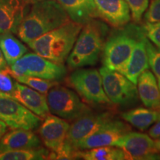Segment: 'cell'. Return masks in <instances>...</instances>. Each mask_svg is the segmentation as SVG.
I'll list each match as a JSON object with an SVG mask.
<instances>
[{"label":"cell","instance_id":"obj_30","mask_svg":"<svg viewBox=\"0 0 160 160\" xmlns=\"http://www.w3.org/2000/svg\"><path fill=\"white\" fill-rule=\"evenodd\" d=\"M144 19L148 22H160V0H152L145 11Z\"/></svg>","mask_w":160,"mask_h":160},{"label":"cell","instance_id":"obj_19","mask_svg":"<svg viewBox=\"0 0 160 160\" xmlns=\"http://www.w3.org/2000/svg\"><path fill=\"white\" fill-rule=\"evenodd\" d=\"M68 13L71 21L81 25L99 18L93 0H57Z\"/></svg>","mask_w":160,"mask_h":160},{"label":"cell","instance_id":"obj_31","mask_svg":"<svg viewBox=\"0 0 160 160\" xmlns=\"http://www.w3.org/2000/svg\"><path fill=\"white\" fill-rule=\"evenodd\" d=\"M148 133L150 137L154 139L160 137V115L157 121L149 129Z\"/></svg>","mask_w":160,"mask_h":160},{"label":"cell","instance_id":"obj_29","mask_svg":"<svg viewBox=\"0 0 160 160\" xmlns=\"http://www.w3.org/2000/svg\"><path fill=\"white\" fill-rule=\"evenodd\" d=\"M15 79L10 74L8 69L0 71V91L12 94L15 89Z\"/></svg>","mask_w":160,"mask_h":160},{"label":"cell","instance_id":"obj_3","mask_svg":"<svg viewBox=\"0 0 160 160\" xmlns=\"http://www.w3.org/2000/svg\"><path fill=\"white\" fill-rule=\"evenodd\" d=\"M145 36L142 25L135 23L115 28L109 33L104 46L103 66L123 73L136 43Z\"/></svg>","mask_w":160,"mask_h":160},{"label":"cell","instance_id":"obj_14","mask_svg":"<svg viewBox=\"0 0 160 160\" xmlns=\"http://www.w3.org/2000/svg\"><path fill=\"white\" fill-rule=\"evenodd\" d=\"M28 5L22 0H0V33L17 35Z\"/></svg>","mask_w":160,"mask_h":160},{"label":"cell","instance_id":"obj_1","mask_svg":"<svg viewBox=\"0 0 160 160\" xmlns=\"http://www.w3.org/2000/svg\"><path fill=\"white\" fill-rule=\"evenodd\" d=\"M57 0H42L31 4L22 21L17 35L26 44L70 21Z\"/></svg>","mask_w":160,"mask_h":160},{"label":"cell","instance_id":"obj_9","mask_svg":"<svg viewBox=\"0 0 160 160\" xmlns=\"http://www.w3.org/2000/svg\"><path fill=\"white\" fill-rule=\"evenodd\" d=\"M0 119L12 129L33 131L42 119L25 108L11 94L0 91Z\"/></svg>","mask_w":160,"mask_h":160},{"label":"cell","instance_id":"obj_5","mask_svg":"<svg viewBox=\"0 0 160 160\" xmlns=\"http://www.w3.org/2000/svg\"><path fill=\"white\" fill-rule=\"evenodd\" d=\"M9 72L17 76H30L58 82L65 77L67 69L63 64L52 62L36 53H28L9 66Z\"/></svg>","mask_w":160,"mask_h":160},{"label":"cell","instance_id":"obj_17","mask_svg":"<svg viewBox=\"0 0 160 160\" xmlns=\"http://www.w3.org/2000/svg\"><path fill=\"white\" fill-rule=\"evenodd\" d=\"M39 137L32 131L25 129H13L0 139V152L13 150L32 149L40 147Z\"/></svg>","mask_w":160,"mask_h":160},{"label":"cell","instance_id":"obj_16","mask_svg":"<svg viewBox=\"0 0 160 160\" xmlns=\"http://www.w3.org/2000/svg\"><path fill=\"white\" fill-rule=\"evenodd\" d=\"M11 96L39 117L45 118L51 113L45 94L20 83L17 80L14 91Z\"/></svg>","mask_w":160,"mask_h":160},{"label":"cell","instance_id":"obj_10","mask_svg":"<svg viewBox=\"0 0 160 160\" xmlns=\"http://www.w3.org/2000/svg\"><path fill=\"white\" fill-rule=\"evenodd\" d=\"M115 147L122 150L125 159H160L155 141L145 133L129 131L115 144Z\"/></svg>","mask_w":160,"mask_h":160},{"label":"cell","instance_id":"obj_34","mask_svg":"<svg viewBox=\"0 0 160 160\" xmlns=\"http://www.w3.org/2000/svg\"><path fill=\"white\" fill-rule=\"evenodd\" d=\"M155 144H156V146H157L158 151H159L160 153V137L155 139Z\"/></svg>","mask_w":160,"mask_h":160},{"label":"cell","instance_id":"obj_12","mask_svg":"<svg viewBox=\"0 0 160 160\" xmlns=\"http://www.w3.org/2000/svg\"><path fill=\"white\" fill-rule=\"evenodd\" d=\"M113 118H114L113 114L110 112L95 113L91 111L82 116L70 125L65 142L76 150V146L79 142L94 133Z\"/></svg>","mask_w":160,"mask_h":160},{"label":"cell","instance_id":"obj_32","mask_svg":"<svg viewBox=\"0 0 160 160\" xmlns=\"http://www.w3.org/2000/svg\"><path fill=\"white\" fill-rule=\"evenodd\" d=\"M8 64L7 63V61H6L5 58L4 57L2 51L0 49V71H6V70H8Z\"/></svg>","mask_w":160,"mask_h":160},{"label":"cell","instance_id":"obj_20","mask_svg":"<svg viewBox=\"0 0 160 160\" xmlns=\"http://www.w3.org/2000/svg\"><path fill=\"white\" fill-rule=\"evenodd\" d=\"M146 40L147 37L145 35L136 43L122 73L135 85L137 84L138 78L140 74L149 68Z\"/></svg>","mask_w":160,"mask_h":160},{"label":"cell","instance_id":"obj_23","mask_svg":"<svg viewBox=\"0 0 160 160\" xmlns=\"http://www.w3.org/2000/svg\"><path fill=\"white\" fill-rule=\"evenodd\" d=\"M77 159L85 160H123L125 159L122 150L115 146H102L93 148L77 151Z\"/></svg>","mask_w":160,"mask_h":160},{"label":"cell","instance_id":"obj_4","mask_svg":"<svg viewBox=\"0 0 160 160\" xmlns=\"http://www.w3.org/2000/svg\"><path fill=\"white\" fill-rule=\"evenodd\" d=\"M82 25L70 20L28 45L37 53L52 62L63 64L73 49Z\"/></svg>","mask_w":160,"mask_h":160},{"label":"cell","instance_id":"obj_28","mask_svg":"<svg viewBox=\"0 0 160 160\" xmlns=\"http://www.w3.org/2000/svg\"><path fill=\"white\" fill-rule=\"evenodd\" d=\"M148 39L157 48L160 49V22H145L142 25Z\"/></svg>","mask_w":160,"mask_h":160},{"label":"cell","instance_id":"obj_21","mask_svg":"<svg viewBox=\"0 0 160 160\" xmlns=\"http://www.w3.org/2000/svg\"><path fill=\"white\" fill-rule=\"evenodd\" d=\"M159 115L160 109L139 107L123 112L121 117L136 128L145 131L157 121Z\"/></svg>","mask_w":160,"mask_h":160},{"label":"cell","instance_id":"obj_13","mask_svg":"<svg viewBox=\"0 0 160 160\" xmlns=\"http://www.w3.org/2000/svg\"><path fill=\"white\" fill-rule=\"evenodd\" d=\"M69 128L70 124L65 119L50 114L40 125L39 133L44 145L55 152L65 142Z\"/></svg>","mask_w":160,"mask_h":160},{"label":"cell","instance_id":"obj_27","mask_svg":"<svg viewBox=\"0 0 160 160\" xmlns=\"http://www.w3.org/2000/svg\"><path fill=\"white\" fill-rule=\"evenodd\" d=\"M128 5L132 19L138 22L142 18L149 6V0H124Z\"/></svg>","mask_w":160,"mask_h":160},{"label":"cell","instance_id":"obj_22","mask_svg":"<svg viewBox=\"0 0 160 160\" xmlns=\"http://www.w3.org/2000/svg\"><path fill=\"white\" fill-rule=\"evenodd\" d=\"M0 49L9 66L13 65L28 51L26 46L12 33H0Z\"/></svg>","mask_w":160,"mask_h":160},{"label":"cell","instance_id":"obj_35","mask_svg":"<svg viewBox=\"0 0 160 160\" xmlns=\"http://www.w3.org/2000/svg\"><path fill=\"white\" fill-rule=\"evenodd\" d=\"M22 1L25 2V3L28 4V5H31L32 3H34L36 2H38V1H42V0H22Z\"/></svg>","mask_w":160,"mask_h":160},{"label":"cell","instance_id":"obj_24","mask_svg":"<svg viewBox=\"0 0 160 160\" xmlns=\"http://www.w3.org/2000/svg\"><path fill=\"white\" fill-rule=\"evenodd\" d=\"M51 151L43 148L13 150L0 152V160H40L48 159Z\"/></svg>","mask_w":160,"mask_h":160},{"label":"cell","instance_id":"obj_7","mask_svg":"<svg viewBox=\"0 0 160 160\" xmlns=\"http://www.w3.org/2000/svg\"><path fill=\"white\" fill-rule=\"evenodd\" d=\"M47 94L50 112L65 120L74 121L92 111L79 96L68 88L57 84L49 90Z\"/></svg>","mask_w":160,"mask_h":160},{"label":"cell","instance_id":"obj_26","mask_svg":"<svg viewBox=\"0 0 160 160\" xmlns=\"http://www.w3.org/2000/svg\"><path fill=\"white\" fill-rule=\"evenodd\" d=\"M146 49L148 57L149 66L157 78L160 89V49L157 48L151 43L148 38L146 40Z\"/></svg>","mask_w":160,"mask_h":160},{"label":"cell","instance_id":"obj_8","mask_svg":"<svg viewBox=\"0 0 160 160\" xmlns=\"http://www.w3.org/2000/svg\"><path fill=\"white\" fill-rule=\"evenodd\" d=\"M69 82L85 101L94 105H112L104 91L99 71L93 68H77L71 73Z\"/></svg>","mask_w":160,"mask_h":160},{"label":"cell","instance_id":"obj_33","mask_svg":"<svg viewBox=\"0 0 160 160\" xmlns=\"http://www.w3.org/2000/svg\"><path fill=\"white\" fill-rule=\"evenodd\" d=\"M8 126L6 125L2 120L0 119V139H1L3 136L6 133V132L8 131Z\"/></svg>","mask_w":160,"mask_h":160},{"label":"cell","instance_id":"obj_15","mask_svg":"<svg viewBox=\"0 0 160 160\" xmlns=\"http://www.w3.org/2000/svg\"><path fill=\"white\" fill-rule=\"evenodd\" d=\"M99 18L114 28L129 23L131 11L124 0H93Z\"/></svg>","mask_w":160,"mask_h":160},{"label":"cell","instance_id":"obj_2","mask_svg":"<svg viewBox=\"0 0 160 160\" xmlns=\"http://www.w3.org/2000/svg\"><path fill=\"white\" fill-rule=\"evenodd\" d=\"M109 33L107 24L97 18L84 24L66 60L70 68L77 69L97 64Z\"/></svg>","mask_w":160,"mask_h":160},{"label":"cell","instance_id":"obj_6","mask_svg":"<svg viewBox=\"0 0 160 160\" xmlns=\"http://www.w3.org/2000/svg\"><path fill=\"white\" fill-rule=\"evenodd\" d=\"M99 73L105 93L112 105L120 107L133 105L139 100L137 85L117 71L102 67Z\"/></svg>","mask_w":160,"mask_h":160},{"label":"cell","instance_id":"obj_25","mask_svg":"<svg viewBox=\"0 0 160 160\" xmlns=\"http://www.w3.org/2000/svg\"><path fill=\"white\" fill-rule=\"evenodd\" d=\"M9 73L17 82H19L22 84H24V85H28V87L40 92V93H44V94H47L48 92L49 91V90L52 87L57 85V82L55 81H51V80L41 79V78L39 77H30V76H17L12 74L10 72Z\"/></svg>","mask_w":160,"mask_h":160},{"label":"cell","instance_id":"obj_11","mask_svg":"<svg viewBox=\"0 0 160 160\" xmlns=\"http://www.w3.org/2000/svg\"><path fill=\"white\" fill-rule=\"evenodd\" d=\"M131 131V128L128 124L113 118L94 133L79 142L76 146V150L82 151L102 146H115L124 135Z\"/></svg>","mask_w":160,"mask_h":160},{"label":"cell","instance_id":"obj_18","mask_svg":"<svg viewBox=\"0 0 160 160\" xmlns=\"http://www.w3.org/2000/svg\"><path fill=\"white\" fill-rule=\"evenodd\" d=\"M139 99L146 108L160 109V89L157 78L148 69L140 74L137 81Z\"/></svg>","mask_w":160,"mask_h":160}]
</instances>
